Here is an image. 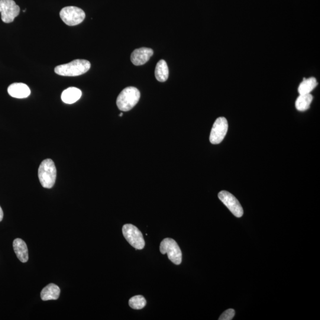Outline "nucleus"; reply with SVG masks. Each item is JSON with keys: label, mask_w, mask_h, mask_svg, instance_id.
I'll return each instance as SVG.
<instances>
[{"label": "nucleus", "mask_w": 320, "mask_h": 320, "mask_svg": "<svg viewBox=\"0 0 320 320\" xmlns=\"http://www.w3.org/2000/svg\"><path fill=\"white\" fill-rule=\"evenodd\" d=\"M317 85L318 83L314 77H310L309 79L303 78L302 82L298 87L299 95L310 94Z\"/></svg>", "instance_id": "16"}, {"label": "nucleus", "mask_w": 320, "mask_h": 320, "mask_svg": "<svg viewBox=\"0 0 320 320\" xmlns=\"http://www.w3.org/2000/svg\"><path fill=\"white\" fill-rule=\"evenodd\" d=\"M122 232L126 240L137 250H142L145 247V240L141 232L135 226L125 224L122 228Z\"/></svg>", "instance_id": "6"}, {"label": "nucleus", "mask_w": 320, "mask_h": 320, "mask_svg": "<svg viewBox=\"0 0 320 320\" xmlns=\"http://www.w3.org/2000/svg\"><path fill=\"white\" fill-rule=\"evenodd\" d=\"M60 18L67 25L76 26L82 23L86 18L82 9L74 6H69L61 10Z\"/></svg>", "instance_id": "5"}, {"label": "nucleus", "mask_w": 320, "mask_h": 320, "mask_svg": "<svg viewBox=\"0 0 320 320\" xmlns=\"http://www.w3.org/2000/svg\"><path fill=\"white\" fill-rule=\"evenodd\" d=\"M38 177L40 183L45 188L51 189L56 183L57 169L51 159H46L42 162L38 170Z\"/></svg>", "instance_id": "3"}, {"label": "nucleus", "mask_w": 320, "mask_h": 320, "mask_svg": "<svg viewBox=\"0 0 320 320\" xmlns=\"http://www.w3.org/2000/svg\"><path fill=\"white\" fill-rule=\"evenodd\" d=\"M9 95L14 98L25 99L31 95V90L24 83H16L8 87Z\"/></svg>", "instance_id": "11"}, {"label": "nucleus", "mask_w": 320, "mask_h": 320, "mask_svg": "<svg viewBox=\"0 0 320 320\" xmlns=\"http://www.w3.org/2000/svg\"><path fill=\"white\" fill-rule=\"evenodd\" d=\"M3 216H4V213H3V209L0 206V222L3 220Z\"/></svg>", "instance_id": "20"}, {"label": "nucleus", "mask_w": 320, "mask_h": 320, "mask_svg": "<svg viewBox=\"0 0 320 320\" xmlns=\"http://www.w3.org/2000/svg\"><path fill=\"white\" fill-rule=\"evenodd\" d=\"M169 68L166 61L163 60L158 61L155 70V76L158 82H166L169 78Z\"/></svg>", "instance_id": "15"}, {"label": "nucleus", "mask_w": 320, "mask_h": 320, "mask_svg": "<svg viewBox=\"0 0 320 320\" xmlns=\"http://www.w3.org/2000/svg\"><path fill=\"white\" fill-rule=\"evenodd\" d=\"M218 198L236 217L240 218L243 215V209L240 203L231 193L222 190L218 193Z\"/></svg>", "instance_id": "9"}, {"label": "nucleus", "mask_w": 320, "mask_h": 320, "mask_svg": "<svg viewBox=\"0 0 320 320\" xmlns=\"http://www.w3.org/2000/svg\"><path fill=\"white\" fill-rule=\"evenodd\" d=\"M235 311L233 309H228L222 313L219 317V320H231L235 315Z\"/></svg>", "instance_id": "19"}, {"label": "nucleus", "mask_w": 320, "mask_h": 320, "mask_svg": "<svg viewBox=\"0 0 320 320\" xmlns=\"http://www.w3.org/2000/svg\"><path fill=\"white\" fill-rule=\"evenodd\" d=\"M228 124L224 117L218 118L213 125L209 140L212 144H218L224 140L227 133Z\"/></svg>", "instance_id": "8"}, {"label": "nucleus", "mask_w": 320, "mask_h": 320, "mask_svg": "<svg viewBox=\"0 0 320 320\" xmlns=\"http://www.w3.org/2000/svg\"><path fill=\"white\" fill-rule=\"evenodd\" d=\"M119 116H123V114H122V113H121V114L120 115H119Z\"/></svg>", "instance_id": "21"}, {"label": "nucleus", "mask_w": 320, "mask_h": 320, "mask_svg": "<svg viewBox=\"0 0 320 320\" xmlns=\"http://www.w3.org/2000/svg\"><path fill=\"white\" fill-rule=\"evenodd\" d=\"M60 289L56 284L50 283L42 290L41 299L43 300H57L60 295Z\"/></svg>", "instance_id": "14"}, {"label": "nucleus", "mask_w": 320, "mask_h": 320, "mask_svg": "<svg viewBox=\"0 0 320 320\" xmlns=\"http://www.w3.org/2000/svg\"><path fill=\"white\" fill-rule=\"evenodd\" d=\"M14 248L18 258L22 263L27 262L29 259L28 249L26 242L21 238H16L14 241Z\"/></svg>", "instance_id": "12"}, {"label": "nucleus", "mask_w": 320, "mask_h": 320, "mask_svg": "<svg viewBox=\"0 0 320 320\" xmlns=\"http://www.w3.org/2000/svg\"><path fill=\"white\" fill-rule=\"evenodd\" d=\"M147 301L144 296L137 295L129 299V305L134 309H141L146 305Z\"/></svg>", "instance_id": "18"}, {"label": "nucleus", "mask_w": 320, "mask_h": 320, "mask_svg": "<svg viewBox=\"0 0 320 320\" xmlns=\"http://www.w3.org/2000/svg\"><path fill=\"white\" fill-rule=\"evenodd\" d=\"M91 64L85 60H76L70 63L61 65L55 68V73L61 76L76 77L88 71Z\"/></svg>", "instance_id": "1"}, {"label": "nucleus", "mask_w": 320, "mask_h": 320, "mask_svg": "<svg viewBox=\"0 0 320 320\" xmlns=\"http://www.w3.org/2000/svg\"><path fill=\"white\" fill-rule=\"evenodd\" d=\"M21 9L14 0H0V14L2 20L6 24L14 21L20 14Z\"/></svg>", "instance_id": "7"}, {"label": "nucleus", "mask_w": 320, "mask_h": 320, "mask_svg": "<svg viewBox=\"0 0 320 320\" xmlns=\"http://www.w3.org/2000/svg\"><path fill=\"white\" fill-rule=\"evenodd\" d=\"M140 96V92L136 87H127L119 94L116 100V105L121 111H130L137 104Z\"/></svg>", "instance_id": "2"}, {"label": "nucleus", "mask_w": 320, "mask_h": 320, "mask_svg": "<svg viewBox=\"0 0 320 320\" xmlns=\"http://www.w3.org/2000/svg\"><path fill=\"white\" fill-rule=\"evenodd\" d=\"M313 100V97L311 94L307 95H299L295 102V107L298 111L303 112L309 108L310 105Z\"/></svg>", "instance_id": "17"}, {"label": "nucleus", "mask_w": 320, "mask_h": 320, "mask_svg": "<svg viewBox=\"0 0 320 320\" xmlns=\"http://www.w3.org/2000/svg\"><path fill=\"white\" fill-rule=\"evenodd\" d=\"M82 92L76 87H69L65 90L61 95V99L67 104H73L76 103L82 97Z\"/></svg>", "instance_id": "13"}, {"label": "nucleus", "mask_w": 320, "mask_h": 320, "mask_svg": "<svg viewBox=\"0 0 320 320\" xmlns=\"http://www.w3.org/2000/svg\"><path fill=\"white\" fill-rule=\"evenodd\" d=\"M160 250L163 254H167L169 259L174 264L179 265L182 263V253L179 245L172 238H165L161 241Z\"/></svg>", "instance_id": "4"}, {"label": "nucleus", "mask_w": 320, "mask_h": 320, "mask_svg": "<svg viewBox=\"0 0 320 320\" xmlns=\"http://www.w3.org/2000/svg\"><path fill=\"white\" fill-rule=\"evenodd\" d=\"M153 50L148 48H141L134 51L131 56V60L135 66H142L150 60L153 56Z\"/></svg>", "instance_id": "10"}]
</instances>
